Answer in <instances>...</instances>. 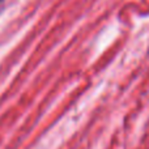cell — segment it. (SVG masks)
I'll use <instances>...</instances> for the list:
<instances>
[{"label":"cell","instance_id":"6da1fadb","mask_svg":"<svg viewBox=\"0 0 149 149\" xmlns=\"http://www.w3.org/2000/svg\"><path fill=\"white\" fill-rule=\"evenodd\" d=\"M1 3H3V0H0V5H1Z\"/></svg>","mask_w":149,"mask_h":149}]
</instances>
